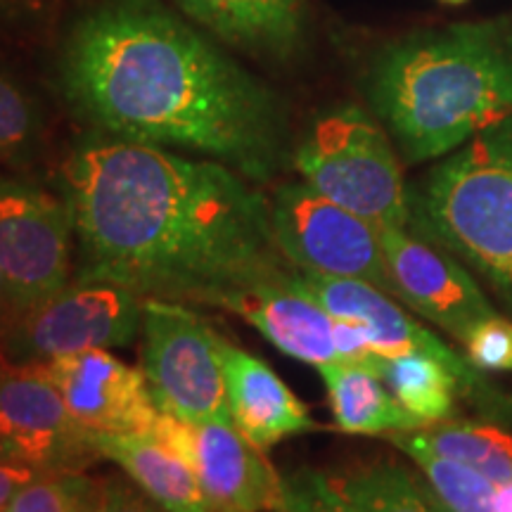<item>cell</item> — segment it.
Wrapping results in <instances>:
<instances>
[{"label": "cell", "instance_id": "obj_31", "mask_svg": "<svg viewBox=\"0 0 512 512\" xmlns=\"http://www.w3.org/2000/svg\"><path fill=\"white\" fill-rule=\"evenodd\" d=\"M496 512H512V482L498 484V489H496Z\"/></svg>", "mask_w": 512, "mask_h": 512}, {"label": "cell", "instance_id": "obj_32", "mask_svg": "<svg viewBox=\"0 0 512 512\" xmlns=\"http://www.w3.org/2000/svg\"><path fill=\"white\" fill-rule=\"evenodd\" d=\"M5 316H8V311H5V299H3V283H0V325L5 323Z\"/></svg>", "mask_w": 512, "mask_h": 512}, {"label": "cell", "instance_id": "obj_36", "mask_svg": "<svg viewBox=\"0 0 512 512\" xmlns=\"http://www.w3.org/2000/svg\"><path fill=\"white\" fill-rule=\"evenodd\" d=\"M273 512H285V510H273Z\"/></svg>", "mask_w": 512, "mask_h": 512}, {"label": "cell", "instance_id": "obj_35", "mask_svg": "<svg viewBox=\"0 0 512 512\" xmlns=\"http://www.w3.org/2000/svg\"><path fill=\"white\" fill-rule=\"evenodd\" d=\"M0 458H8V456H5V453H3V448H0Z\"/></svg>", "mask_w": 512, "mask_h": 512}, {"label": "cell", "instance_id": "obj_8", "mask_svg": "<svg viewBox=\"0 0 512 512\" xmlns=\"http://www.w3.org/2000/svg\"><path fill=\"white\" fill-rule=\"evenodd\" d=\"M74 238V216L64 197L60 200L22 181H0V283L8 311L5 323L72 283Z\"/></svg>", "mask_w": 512, "mask_h": 512}, {"label": "cell", "instance_id": "obj_4", "mask_svg": "<svg viewBox=\"0 0 512 512\" xmlns=\"http://www.w3.org/2000/svg\"><path fill=\"white\" fill-rule=\"evenodd\" d=\"M418 219L512 304V114L432 171L418 197Z\"/></svg>", "mask_w": 512, "mask_h": 512}, {"label": "cell", "instance_id": "obj_25", "mask_svg": "<svg viewBox=\"0 0 512 512\" xmlns=\"http://www.w3.org/2000/svg\"><path fill=\"white\" fill-rule=\"evenodd\" d=\"M100 484L83 472H41L17 491L5 512H91Z\"/></svg>", "mask_w": 512, "mask_h": 512}, {"label": "cell", "instance_id": "obj_9", "mask_svg": "<svg viewBox=\"0 0 512 512\" xmlns=\"http://www.w3.org/2000/svg\"><path fill=\"white\" fill-rule=\"evenodd\" d=\"M273 238L294 271L356 278L392 294L380 228L309 183H285L271 200Z\"/></svg>", "mask_w": 512, "mask_h": 512}, {"label": "cell", "instance_id": "obj_2", "mask_svg": "<svg viewBox=\"0 0 512 512\" xmlns=\"http://www.w3.org/2000/svg\"><path fill=\"white\" fill-rule=\"evenodd\" d=\"M64 98L112 138L185 150L252 183L287 155L283 102L157 0H100L60 53Z\"/></svg>", "mask_w": 512, "mask_h": 512}, {"label": "cell", "instance_id": "obj_22", "mask_svg": "<svg viewBox=\"0 0 512 512\" xmlns=\"http://www.w3.org/2000/svg\"><path fill=\"white\" fill-rule=\"evenodd\" d=\"M332 479L358 512H437L427 484L392 460L354 467Z\"/></svg>", "mask_w": 512, "mask_h": 512}, {"label": "cell", "instance_id": "obj_34", "mask_svg": "<svg viewBox=\"0 0 512 512\" xmlns=\"http://www.w3.org/2000/svg\"><path fill=\"white\" fill-rule=\"evenodd\" d=\"M444 3H451V5H460V3H465V0H444Z\"/></svg>", "mask_w": 512, "mask_h": 512}, {"label": "cell", "instance_id": "obj_24", "mask_svg": "<svg viewBox=\"0 0 512 512\" xmlns=\"http://www.w3.org/2000/svg\"><path fill=\"white\" fill-rule=\"evenodd\" d=\"M425 484L448 512H496L498 484L456 460L413 456Z\"/></svg>", "mask_w": 512, "mask_h": 512}, {"label": "cell", "instance_id": "obj_30", "mask_svg": "<svg viewBox=\"0 0 512 512\" xmlns=\"http://www.w3.org/2000/svg\"><path fill=\"white\" fill-rule=\"evenodd\" d=\"M41 10L43 0H0V24L29 22Z\"/></svg>", "mask_w": 512, "mask_h": 512}, {"label": "cell", "instance_id": "obj_15", "mask_svg": "<svg viewBox=\"0 0 512 512\" xmlns=\"http://www.w3.org/2000/svg\"><path fill=\"white\" fill-rule=\"evenodd\" d=\"M292 273L271 283L228 294L219 309L238 313L273 347L297 361L309 363L313 368L339 363L335 342L337 318L299 292L290 280Z\"/></svg>", "mask_w": 512, "mask_h": 512}, {"label": "cell", "instance_id": "obj_20", "mask_svg": "<svg viewBox=\"0 0 512 512\" xmlns=\"http://www.w3.org/2000/svg\"><path fill=\"white\" fill-rule=\"evenodd\" d=\"M384 437L408 458L437 456L456 460L496 484L512 482V437L494 425L448 418L418 430L389 432Z\"/></svg>", "mask_w": 512, "mask_h": 512}, {"label": "cell", "instance_id": "obj_11", "mask_svg": "<svg viewBox=\"0 0 512 512\" xmlns=\"http://www.w3.org/2000/svg\"><path fill=\"white\" fill-rule=\"evenodd\" d=\"M152 434L192 465L214 512L283 510V475L233 422H185L162 411Z\"/></svg>", "mask_w": 512, "mask_h": 512}, {"label": "cell", "instance_id": "obj_10", "mask_svg": "<svg viewBox=\"0 0 512 512\" xmlns=\"http://www.w3.org/2000/svg\"><path fill=\"white\" fill-rule=\"evenodd\" d=\"M0 448L38 472H83L100 453L83 430L43 363L0 356Z\"/></svg>", "mask_w": 512, "mask_h": 512}, {"label": "cell", "instance_id": "obj_21", "mask_svg": "<svg viewBox=\"0 0 512 512\" xmlns=\"http://www.w3.org/2000/svg\"><path fill=\"white\" fill-rule=\"evenodd\" d=\"M380 377L401 406L425 425L451 418L456 396L463 394L458 377L425 354L380 356Z\"/></svg>", "mask_w": 512, "mask_h": 512}, {"label": "cell", "instance_id": "obj_16", "mask_svg": "<svg viewBox=\"0 0 512 512\" xmlns=\"http://www.w3.org/2000/svg\"><path fill=\"white\" fill-rule=\"evenodd\" d=\"M221 361L230 420L256 448L268 451L287 437L316 430L304 403L266 361L223 335Z\"/></svg>", "mask_w": 512, "mask_h": 512}, {"label": "cell", "instance_id": "obj_23", "mask_svg": "<svg viewBox=\"0 0 512 512\" xmlns=\"http://www.w3.org/2000/svg\"><path fill=\"white\" fill-rule=\"evenodd\" d=\"M41 143V105L15 76L0 69V162L27 166L36 159Z\"/></svg>", "mask_w": 512, "mask_h": 512}, {"label": "cell", "instance_id": "obj_19", "mask_svg": "<svg viewBox=\"0 0 512 512\" xmlns=\"http://www.w3.org/2000/svg\"><path fill=\"white\" fill-rule=\"evenodd\" d=\"M328 389V401L335 425L349 434H389L425 427L401 406L399 399L375 370L351 363L318 366Z\"/></svg>", "mask_w": 512, "mask_h": 512}, {"label": "cell", "instance_id": "obj_14", "mask_svg": "<svg viewBox=\"0 0 512 512\" xmlns=\"http://www.w3.org/2000/svg\"><path fill=\"white\" fill-rule=\"evenodd\" d=\"M60 389L64 406L93 434H152L159 406L143 370L126 366L110 349H88L43 363Z\"/></svg>", "mask_w": 512, "mask_h": 512}, {"label": "cell", "instance_id": "obj_3", "mask_svg": "<svg viewBox=\"0 0 512 512\" xmlns=\"http://www.w3.org/2000/svg\"><path fill=\"white\" fill-rule=\"evenodd\" d=\"M368 93L408 162L444 157L512 114V27L456 24L392 43Z\"/></svg>", "mask_w": 512, "mask_h": 512}, {"label": "cell", "instance_id": "obj_1", "mask_svg": "<svg viewBox=\"0 0 512 512\" xmlns=\"http://www.w3.org/2000/svg\"><path fill=\"white\" fill-rule=\"evenodd\" d=\"M62 188L76 280L219 309L228 294L294 271L275 245L268 197L214 159L98 138L64 162Z\"/></svg>", "mask_w": 512, "mask_h": 512}, {"label": "cell", "instance_id": "obj_12", "mask_svg": "<svg viewBox=\"0 0 512 512\" xmlns=\"http://www.w3.org/2000/svg\"><path fill=\"white\" fill-rule=\"evenodd\" d=\"M292 285L318 306H323L332 318L349 320L366 332L370 349L380 356L425 354L437 358L460 380L463 396L479 399L484 408L503 406L494 389L486 384L479 370L441 342L437 335L422 328L411 313H406L394 302L392 294L380 287L356 278H332L318 273H292Z\"/></svg>", "mask_w": 512, "mask_h": 512}, {"label": "cell", "instance_id": "obj_6", "mask_svg": "<svg viewBox=\"0 0 512 512\" xmlns=\"http://www.w3.org/2000/svg\"><path fill=\"white\" fill-rule=\"evenodd\" d=\"M143 375L159 411L185 422H233L221 335L190 304L143 302Z\"/></svg>", "mask_w": 512, "mask_h": 512}, {"label": "cell", "instance_id": "obj_26", "mask_svg": "<svg viewBox=\"0 0 512 512\" xmlns=\"http://www.w3.org/2000/svg\"><path fill=\"white\" fill-rule=\"evenodd\" d=\"M285 512H358L354 503L337 489L335 479L320 470L302 467L283 475Z\"/></svg>", "mask_w": 512, "mask_h": 512}, {"label": "cell", "instance_id": "obj_13", "mask_svg": "<svg viewBox=\"0 0 512 512\" xmlns=\"http://www.w3.org/2000/svg\"><path fill=\"white\" fill-rule=\"evenodd\" d=\"M392 294L415 313L451 332L458 342L479 320L494 316L491 302L453 256L439 252L406 228H380Z\"/></svg>", "mask_w": 512, "mask_h": 512}, {"label": "cell", "instance_id": "obj_28", "mask_svg": "<svg viewBox=\"0 0 512 512\" xmlns=\"http://www.w3.org/2000/svg\"><path fill=\"white\" fill-rule=\"evenodd\" d=\"M91 512H164L152 503L138 486H131L121 479H107L100 484Z\"/></svg>", "mask_w": 512, "mask_h": 512}, {"label": "cell", "instance_id": "obj_33", "mask_svg": "<svg viewBox=\"0 0 512 512\" xmlns=\"http://www.w3.org/2000/svg\"><path fill=\"white\" fill-rule=\"evenodd\" d=\"M427 491H430V486H427ZM430 496H432V503H434V510H437V512H448L446 508H444V505H441L439 501H437V498H434V494H432V491H430Z\"/></svg>", "mask_w": 512, "mask_h": 512}, {"label": "cell", "instance_id": "obj_7", "mask_svg": "<svg viewBox=\"0 0 512 512\" xmlns=\"http://www.w3.org/2000/svg\"><path fill=\"white\" fill-rule=\"evenodd\" d=\"M143 297L114 283L74 280L0 328V356L48 363L88 349L126 347L143 320Z\"/></svg>", "mask_w": 512, "mask_h": 512}, {"label": "cell", "instance_id": "obj_18", "mask_svg": "<svg viewBox=\"0 0 512 512\" xmlns=\"http://www.w3.org/2000/svg\"><path fill=\"white\" fill-rule=\"evenodd\" d=\"M200 27L233 48L287 60L302 38V0H178Z\"/></svg>", "mask_w": 512, "mask_h": 512}, {"label": "cell", "instance_id": "obj_17", "mask_svg": "<svg viewBox=\"0 0 512 512\" xmlns=\"http://www.w3.org/2000/svg\"><path fill=\"white\" fill-rule=\"evenodd\" d=\"M93 444L164 512H214L192 465L155 434H93Z\"/></svg>", "mask_w": 512, "mask_h": 512}, {"label": "cell", "instance_id": "obj_27", "mask_svg": "<svg viewBox=\"0 0 512 512\" xmlns=\"http://www.w3.org/2000/svg\"><path fill=\"white\" fill-rule=\"evenodd\" d=\"M460 344L465 347V358L477 370L512 373V323L508 318L494 313L479 320Z\"/></svg>", "mask_w": 512, "mask_h": 512}, {"label": "cell", "instance_id": "obj_5", "mask_svg": "<svg viewBox=\"0 0 512 512\" xmlns=\"http://www.w3.org/2000/svg\"><path fill=\"white\" fill-rule=\"evenodd\" d=\"M304 183L377 228H406L411 202L389 138L361 107L344 105L313 121L294 150Z\"/></svg>", "mask_w": 512, "mask_h": 512}, {"label": "cell", "instance_id": "obj_29", "mask_svg": "<svg viewBox=\"0 0 512 512\" xmlns=\"http://www.w3.org/2000/svg\"><path fill=\"white\" fill-rule=\"evenodd\" d=\"M41 472L27 463H19L12 458H0V512H5L12 498L22 486L36 479Z\"/></svg>", "mask_w": 512, "mask_h": 512}]
</instances>
